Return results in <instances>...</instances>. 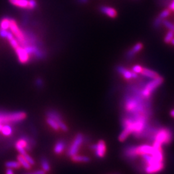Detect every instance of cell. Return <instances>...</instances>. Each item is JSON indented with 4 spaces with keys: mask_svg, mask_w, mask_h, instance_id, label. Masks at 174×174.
Listing matches in <instances>:
<instances>
[{
    "mask_svg": "<svg viewBox=\"0 0 174 174\" xmlns=\"http://www.w3.org/2000/svg\"><path fill=\"white\" fill-rule=\"evenodd\" d=\"M100 11L102 13L106 14V16H108L111 18H114L118 15L117 11H116L114 8L110 7H107V6H102L100 8Z\"/></svg>",
    "mask_w": 174,
    "mask_h": 174,
    "instance_id": "30bf717a",
    "label": "cell"
},
{
    "mask_svg": "<svg viewBox=\"0 0 174 174\" xmlns=\"http://www.w3.org/2000/svg\"><path fill=\"white\" fill-rule=\"evenodd\" d=\"M91 148L93 151H95V154L97 157L101 158L105 156L106 150V147L104 141L100 140L97 142V144L92 145L91 146Z\"/></svg>",
    "mask_w": 174,
    "mask_h": 174,
    "instance_id": "8992f818",
    "label": "cell"
},
{
    "mask_svg": "<svg viewBox=\"0 0 174 174\" xmlns=\"http://www.w3.org/2000/svg\"><path fill=\"white\" fill-rule=\"evenodd\" d=\"M164 79L161 76H158L155 79H153L150 81L146 83L145 85L142 87L141 90V95L146 99H150L151 93H152L156 88H158L163 83Z\"/></svg>",
    "mask_w": 174,
    "mask_h": 174,
    "instance_id": "7a4b0ae2",
    "label": "cell"
},
{
    "mask_svg": "<svg viewBox=\"0 0 174 174\" xmlns=\"http://www.w3.org/2000/svg\"><path fill=\"white\" fill-rule=\"evenodd\" d=\"M83 140H84L83 136L81 134V133H79V134L76 136V137H75L73 142L71 144L70 148L68 150L67 154L69 156H70V157H72V156L77 155L79 151V147L82 145Z\"/></svg>",
    "mask_w": 174,
    "mask_h": 174,
    "instance_id": "277c9868",
    "label": "cell"
},
{
    "mask_svg": "<svg viewBox=\"0 0 174 174\" xmlns=\"http://www.w3.org/2000/svg\"><path fill=\"white\" fill-rule=\"evenodd\" d=\"M35 174H46V172L44 171L43 169H40V170H37L34 172Z\"/></svg>",
    "mask_w": 174,
    "mask_h": 174,
    "instance_id": "e575fe53",
    "label": "cell"
},
{
    "mask_svg": "<svg viewBox=\"0 0 174 174\" xmlns=\"http://www.w3.org/2000/svg\"><path fill=\"white\" fill-rule=\"evenodd\" d=\"M170 43H171L173 44V45H174V38H173V39L172 40V41H171V42H170Z\"/></svg>",
    "mask_w": 174,
    "mask_h": 174,
    "instance_id": "f35d334b",
    "label": "cell"
},
{
    "mask_svg": "<svg viewBox=\"0 0 174 174\" xmlns=\"http://www.w3.org/2000/svg\"><path fill=\"white\" fill-rule=\"evenodd\" d=\"M47 115L48 118L55 120L56 122L61 121V119H62L61 116L60 115V114L59 113L57 112L56 111H54V110L48 111Z\"/></svg>",
    "mask_w": 174,
    "mask_h": 174,
    "instance_id": "d6986e66",
    "label": "cell"
},
{
    "mask_svg": "<svg viewBox=\"0 0 174 174\" xmlns=\"http://www.w3.org/2000/svg\"><path fill=\"white\" fill-rule=\"evenodd\" d=\"M6 174H14L12 168H8L6 171Z\"/></svg>",
    "mask_w": 174,
    "mask_h": 174,
    "instance_id": "d590c367",
    "label": "cell"
},
{
    "mask_svg": "<svg viewBox=\"0 0 174 174\" xmlns=\"http://www.w3.org/2000/svg\"><path fill=\"white\" fill-rule=\"evenodd\" d=\"M117 70L118 72L123 75V76L126 79H132V72L131 71H129L127 69H124V67L121 66H119L117 68Z\"/></svg>",
    "mask_w": 174,
    "mask_h": 174,
    "instance_id": "9a60e30c",
    "label": "cell"
},
{
    "mask_svg": "<svg viewBox=\"0 0 174 174\" xmlns=\"http://www.w3.org/2000/svg\"><path fill=\"white\" fill-rule=\"evenodd\" d=\"M36 84H38V86H42V84H43V81H41V79H38V80H37V81H36Z\"/></svg>",
    "mask_w": 174,
    "mask_h": 174,
    "instance_id": "8d00e7d4",
    "label": "cell"
},
{
    "mask_svg": "<svg viewBox=\"0 0 174 174\" xmlns=\"http://www.w3.org/2000/svg\"><path fill=\"white\" fill-rule=\"evenodd\" d=\"M7 34H8V31L7 30H3V29H0V36L4 38H7Z\"/></svg>",
    "mask_w": 174,
    "mask_h": 174,
    "instance_id": "d6a6232c",
    "label": "cell"
},
{
    "mask_svg": "<svg viewBox=\"0 0 174 174\" xmlns=\"http://www.w3.org/2000/svg\"><path fill=\"white\" fill-rule=\"evenodd\" d=\"M23 156L25 157V159L26 160H27V161H28L31 165H34V164H35L34 160L32 157H31L29 154H26L25 155H23Z\"/></svg>",
    "mask_w": 174,
    "mask_h": 174,
    "instance_id": "1f68e13d",
    "label": "cell"
},
{
    "mask_svg": "<svg viewBox=\"0 0 174 174\" xmlns=\"http://www.w3.org/2000/svg\"><path fill=\"white\" fill-rule=\"evenodd\" d=\"M174 37V32L172 30H169L166 36L164 38V42L166 43H169Z\"/></svg>",
    "mask_w": 174,
    "mask_h": 174,
    "instance_id": "d4e9b609",
    "label": "cell"
},
{
    "mask_svg": "<svg viewBox=\"0 0 174 174\" xmlns=\"http://www.w3.org/2000/svg\"><path fill=\"white\" fill-rule=\"evenodd\" d=\"M163 25L166 26V27H167L169 30H172L174 32V25H173L171 22H169V21H167V20H163Z\"/></svg>",
    "mask_w": 174,
    "mask_h": 174,
    "instance_id": "484cf974",
    "label": "cell"
},
{
    "mask_svg": "<svg viewBox=\"0 0 174 174\" xmlns=\"http://www.w3.org/2000/svg\"><path fill=\"white\" fill-rule=\"evenodd\" d=\"M57 124H58V126H59V128H61L62 130L64 131V132H66V131H68V127H66V124L62 121H58L57 122Z\"/></svg>",
    "mask_w": 174,
    "mask_h": 174,
    "instance_id": "f546056e",
    "label": "cell"
},
{
    "mask_svg": "<svg viewBox=\"0 0 174 174\" xmlns=\"http://www.w3.org/2000/svg\"><path fill=\"white\" fill-rule=\"evenodd\" d=\"M66 144L65 141H59L56 144L54 148H53V151H54L55 154H60L63 152L65 148Z\"/></svg>",
    "mask_w": 174,
    "mask_h": 174,
    "instance_id": "2e32d148",
    "label": "cell"
},
{
    "mask_svg": "<svg viewBox=\"0 0 174 174\" xmlns=\"http://www.w3.org/2000/svg\"><path fill=\"white\" fill-rule=\"evenodd\" d=\"M163 20L161 19V18H160L159 17H156V18L154 20V27L155 29L159 28L160 26H161V25L163 24Z\"/></svg>",
    "mask_w": 174,
    "mask_h": 174,
    "instance_id": "4316f807",
    "label": "cell"
},
{
    "mask_svg": "<svg viewBox=\"0 0 174 174\" xmlns=\"http://www.w3.org/2000/svg\"><path fill=\"white\" fill-rule=\"evenodd\" d=\"M37 7V2L35 0H29L28 9L33 10Z\"/></svg>",
    "mask_w": 174,
    "mask_h": 174,
    "instance_id": "f1b7e54d",
    "label": "cell"
},
{
    "mask_svg": "<svg viewBox=\"0 0 174 174\" xmlns=\"http://www.w3.org/2000/svg\"><path fill=\"white\" fill-rule=\"evenodd\" d=\"M132 123L128 124V126L123 128V131L121 133V134L119 136V141H125L127 137L130 136V133H132Z\"/></svg>",
    "mask_w": 174,
    "mask_h": 174,
    "instance_id": "8fae6325",
    "label": "cell"
},
{
    "mask_svg": "<svg viewBox=\"0 0 174 174\" xmlns=\"http://www.w3.org/2000/svg\"><path fill=\"white\" fill-rule=\"evenodd\" d=\"M142 44L141 43H137L136 45L133 46L132 49L128 51L127 53V58H132L134 57L136 55V53H137L138 52H139L141 49L142 48Z\"/></svg>",
    "mask_w": 174,
    "mask_h": 174,
    "instance_id": "7c38bea8",
    "label": "cell"
},
{
    "mask_svg": "<svg viewBox=\"0 0 174 174\" xmlns=\"http://www.w3.org/2000/svg\"><path fill=\"white\" fill-rule=\"evenodd\" d=\"M142 69L143 68H142L140 65H136L133 66L132 70H133V72H136V74H141L142 70Z\"/></svg>",
    "mask_w": 174,
    "mask_h": 174,
    "instance_id": "4dcf8cb0",
    "label": "cell"
},
{
    "mask_svg": "<svg viewBox=\"0 0 174 174\" xmlns=\"http://www.w3.org/2000/svg\"><path fill=\"white\" fill-rule=\"evenodd\" d=\"M41 165L43 169L46 172H49L50 170V165L49 164V162L46 158L43 157L41 160Z\"/></svg>",
    "mask_w": 174,
    "mask_h": 174,
    "instance_id": "44dd1931",
    "label": "cell"
},
{
    "mask_svg": "<svg viewBox=\"0 0 174 174\" xmlns=\"http://www.w3.org/2000/svg\"><path fill=\"white\" fill-rule=\"evenodd\" d=\"M47 122L49 124V125L50 126V127L53 129V130H58L60 129L59 126H58V124H57V122L55 121V120H53V119H52L51 118H47Z\"/></svg>",
    "mask_w": 174,
    "mask_h": 174,
    "instance_id": "cb8c5ba5",
    "label": "cell"
},
{
    "mask_svg": "<svg viewBox=\"0 0 174 174\" xmlns=\"http://www.w3.org/2000/svg\"><path fill=\"white\" fill-rule=\"evenodd\" d=\"M174 134L170 128L160 127L156 133L155 139L152 142L154 148H162L164 145H169L173 139Z\"/></svg>",
    "mask_w": 174,
    "mask_h": 174,
    "instance_id": "6da1fadb",
    "label": "cell"
},
{
    "mask_svg": "<svg viewBox=\"0 0 174 174\" xmlns=\"http://www.w3.org/2000/svg\"><path fill=\"white\" fill-rule=\"evenodd\" d=\"M10 20L8 18H3L0 22V29L7 30L10 28Z\"/></svg>",
    "mask_w": 174,
    "mask_h": 174,
    "instance_id": "7402d4cb",
    "label": "cell"
},
{
    "mask_svg": "<svg viewBox=\"0 0 174 174\" xmlns=\"http://www.w3.org/2000/svg\"><path fill=\"white\" fill-rule=\"evenodd\" d=\"M16 54L17 56V58H18V60L21 63H28L29 61V54L26 52L25 50V49L23 47H21L20 45L14 49Z\"/></svg>",
    "mask_w": 174,
    "mask_h": 174,
    "instance_id": "52a82bcc",
    "label": "cell"
},
{
    "mask_svg": "<svg viewBox=\"0 0 174 174\" xmlns=\"http://www.w3.org/2000/svg\"><path fill=\"white\" fill-rule=\"evenodd\" d=\"M17 161L20 163V164L23 168H25L26 169H31V164L25 159V157H23V155H19L17 157Z\"/></svg>",
    "mask_w": 174,
    "mask_h": 174,
    "instance_id": "ac0fdd59",
    "label": "cell"
},
{
    "mask_svg": "<svg viewBox=\"0 0 174 174\" xmlns=\"http://www.w3.org/2000/svg\"><path fill=\"white\" fill-rule=\"evenodd\" d=\"M170 12L171 11L169 10V8L168 9H165L163 12H161V13H160L158 17H159L160 18H161L163 20H164V18H166V17H168L169 14H170Z\"/></svg>",
    "mask_w": 174,
    "mask_h": 174,
    "instance_id": "83f0119b",
    "label": "cell"
},
{
    "mask_svg": "<svg viewBox=\"0 0 174 174\" xmlns=\"http://www.w3.org/2000/svg\"><path fill=\"white\" fill-rule=\"evenodd\" d=\"M78 2L80 3L84 4V3H87L88 2V0H78Z\"/></svg>",
    "mask_w": 174,
    "mask_h": 174,
    "instance_id": "74e56055",
    "label": "cell"
},
{
    "mask_svg": "<svg viewBox=\"0 0 174 174\" xmlns=\"http://www.w3.org/2000/svg\"><path fill=\"white\" fill-rule=\"evenodd\" d=\"M9 2L12 5L20 8H28L29 7V0H9Z\"/></svg>",
    "mask_w": 174,
    "mask_h": 174,
    "instance_id": "5bb4252c",
    "label": "cell"
},
{
    "mask_svg": "<svg viewBox=\"0 0 174 174\" xmlns=\"http://www.w3.org/2000/svg\"><path fill=\"white\" fill-rule=\"evenodd\" d=\"M28 174H35V173H28Z\"/></svg>",
    "mask_w": 174,
    "mask_h": 174,
    "instance_id": "ab89813d",
    "label": "cell"
},
{
    "mask_svg": "<svg viewBox=\"0 0 174 174\" xmlns=\"http://www.w3.org/2000/svg\"><path fill=\"white\" fill-rule=\"evenodd\" d=\"M169 9L170 10V11H174V0H172V2L170 3V4H169Z\"/></svg>",
    "mask_w": 174,
    "mask_h": 174,
    "instance_id": "836d02e7",
    "label": "cell"
},
{
    "mask_svg": "<svg viewBox=\"0 0 174 174\" xmlns=\"http://www.w3.org/2000/svg\"><path fill=\"white\" fill-rule=\"evenodd\" d=\"M141 74L145 78L151 79H155L156 78L159 76V75L157 72H155V71L148 69H142V70Z\"/></svg>",
    "mask_w": 174,
    "mask_h": 174,
    "instance_id": "4fadbf2b",
    "label": "cell"
},
{
    "mask_svg": "<svg viewBox=\"0 0 174 174\" xmlns=\"http://www.w3.org/2000/svg\"><path fill=\"white\" fill-rule=\"evenodd\" d=\"M10 29L12 34L14 35L17 38V41L20 44H21V47H24L27 45V40L26 39L24 34L22 32L19 26H17V24L14 20H10Z\"/></svg>",
    "mask_w": 174,
    "mask_h": 174,
    "instance_id": "3957f363",
    "label": "cell"
},
{
    "mask_svg": "<svg viewBox=\"0 0 174 174\" xmlns=\"http://www.w3.org/2000/svg\"><path fill=\"white\" fill-rule=\"evenodd\" d=\"M136 146H127L124 150V154L125 157L131 160L135 159L138 156L136 154Z\"/></svg>",
    "mask_w": 174,
    "mask_h": 174,
    "instance_id": "9c48e42d",
    "label": "cell"
},
{
    "mask_svg": "<svg viewBox=\"0 0 174 174\" xmlns=\"http://www.w3.org/2000/svg\"><path fill=\"white\" fill-rule=\"evenodd\" d=\"M12 132H13L12 128L11 125H9V124H3L1 130V132L2 133V134L5 136H11L12 133Z\"/></svg>",
    "mask_w": 174,
    "mask_h": 174,
    "instance_id": "ffe728a7",
    "label": "cell"
},
{
    "mask_svg": "<svg viewBox=\"0 0 174 174\" xmlns=\"http://www.w3.org/2000/svg\"><path fill=\"white\" fill-rule=\"evenodd\" d=\"M155 148L152 145H142L136 147V154L138 156L142 154H151L154 152Z\"/></svg>",
    "mask_w": 174,
    "mask_h": 174,
    "instance_id": "ba28073f",
    "label": "cell"
},
{
    "mask_svg": "<svg viewBox=\"0 0 174 174\" xmlns=\"http://www.w3.org/2000/svg\"><path fill=\"white\" fill-rule=\"evenodd\" d=\"M5 166L8 168L18 169L21 166V165L18 161H8L5 163Z\"/></svg>",
    "mask_w": 174,
    "mask_h": 174,
    "instance_id": "603a6c76",
    "label": "cell"
},
{
    "mask_svg": "<svg viewBox=\"0 0 174 174\" xmlns=\"http://www.w3.org/2000/svg\"><path fill=\"white\" fill-rule=\"evenodd\" d=\"M71 159H72V160H73L74 162L76 163H88L90 162V159L87 157V156L78 155L72 156Z\"/></svg>",
    "mask_w": 174,
    "mask_h": 174,
    "instance_id": "e0dca14e",
    "label": "cell"
},
{
    "mask_svg": "<svg viewBox=\"0 0 174 174\" xmlns=\"http://www.w3.org/2000/svg\"><path fill=\"white\" fill-rule=\"evenodd\" d=\"M164 168V162H158L148 165L144 168L146 174H156L161 172Z\"/></svg>",
    "mask_w": 174,
    "mask_h": 174,
    "instance_id": "5b68a950",
    "label": "cell"
}]
</instances>
